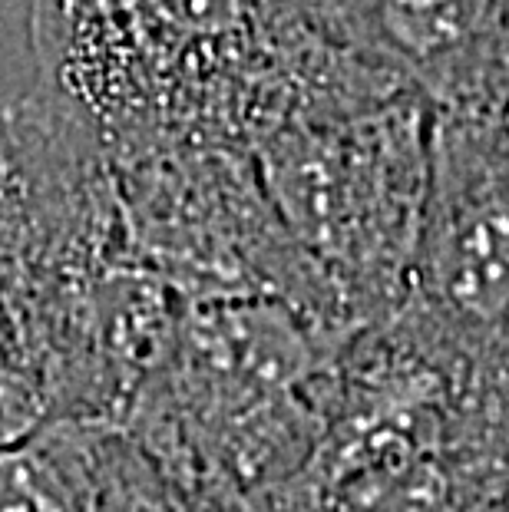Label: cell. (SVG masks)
<instances>
[{"instance_id":"cell-5","label":"cell","mask_w":509,"mask_h":512,"mask_svg":"<svg viewBox=\"0 0 509 512\" xmlns=\"http://www.w3.org/2000/svg\"><path fill=\"white\" fill-rule=\"evenodd\" d=\"M318 10L433 113L509 106V0H318Z\"/></svg>"},{"instance_id":"cell-2","label":"cell","mask_w":509,"mask_h":512,"mask_svg":"<svg viewBox=\"0 0 509 512\" xmlns=\"http://www.w3.org/2000/svg\"><path fill=\"white\" fill-rule=\"evenodd\" d=\"M433 106L371 60L311 90L252 149L258 179L357 328L400 311L430 185Z\"/></svg>"},{"instance_id":"cell-3","label":"cell","mask_w":509,"mask_h":512,"mask_svg":"<svg viewBox=\"0 0 509 512\" xmlns=\"http://www.w3.org/2000/svg\"><path fill=\"white\" fill-rule=\"evenodd\" d=\"M106 162L129 242L176 301L272 298L338 334H361L245 149L153 143L106 152Z\"/></svg>"},{"instance_id":"cell-4","label":"cell","mask_w":509,"mask_h":512,"mask_svg":"<svg viewBox=\"0 0 509 512\" xmlns=\"http://www.w3.org/2000/svg\"><path fill=\"white\" fill-rule=\"evenodd\" d=\"M391 324L450 374L509 397V106L433 113L424 222Z\"/></svg>"},{"instance_id":"cell-6","label":"cell","mask_w":509,"mask_h":512,"mask_svg":"<svg viewBox=\"0 0 509 512\" xmlns=\"http://www.w3.org/2000/svg\"><path fill=\"white\" fill-rule=\"evenodd\" d=\"M486 512H509V489H506V496L503 499H496V503L486 509Z\"/></svg>"},{"instance_id":"cell-1","label":"cell","mask_w":509,"mask_h":512,"mask_svg":"<svg viewBox=\"0 0 509 512\" xmlns=\"http://www.w3.org/2000/svg\"><path fill=\"white\" fill-rule=\"evenodd\" d=\"M354 337L272 298L179 301L119 423L159 470L248 506L308 463L324 380Z\"/></svg>"}]
</instances>
